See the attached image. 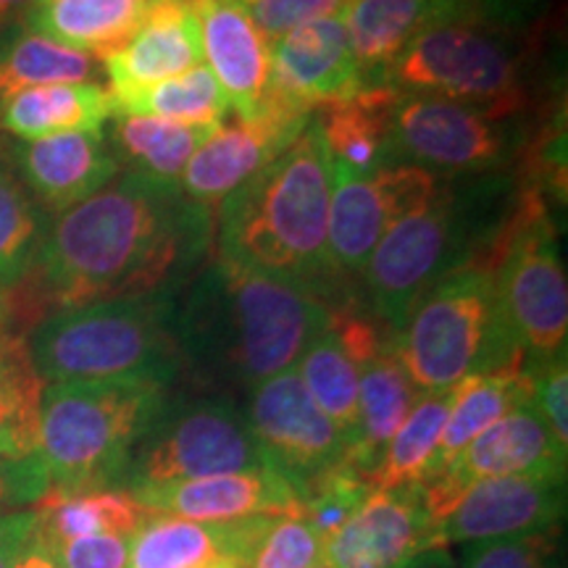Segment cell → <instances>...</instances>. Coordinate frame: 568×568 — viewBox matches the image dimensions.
<instances>
[{
  "instance_id": "obj_42",
  "label": "cell",
  "mask_w": 568,
  "mask_h": 568,
  "mask_svg": "<svg viewBox=\"0 0 568 568\" xmlns=\"http://www.w3.org/2000/svg\"><path fill=\"white\" fill-rule=\"evenodd\" d=\"M130 539L124 535H90L40 545L53 558L55 568H126L130 564Z\"/></svg>"
},
{
  "instance_id": "obj_40",
  "label": "cell",
  "mask_w": 568,
  "mask_h": 568,
  "mask_svg": "<svg viewBox=\"0 0 568 568\" xmlns=\"http://www.w3.org/2000/svg\"><path fill=\"white\" fill-rule=\"evenodd\" d=\"M558 527L521 537L487 539L464 548L460 568H560Z\"/></svg>"
},
{
  "instance_id": "obj_45",
  "label": "cell",
  "mask_w": 568,
  "mask_h": 568,
  "mask_svg": "<svg viewBox=\"0 0 568 568\" xmlns=\"http://www.w3.org/2000/svg\"><path fill=\"white\" fill-rule=\"evenodd\" d=\"M34 527H38L34 510L0 514V568H17L19 558L32 545Z\"/></svg>"
},
{
  "instance_id": "obj_8",
  "label": "cell",
  "mask_w": 568,
  "mask_h": 568,
  "mask_svg": "<svg viewBox=\"0 0 568 568\" xmlns=\"http://www.w3.org/2000/svg\"><path fill=\"white\" fill-rule=\"evenodd\" d=\"M477 197L453 184H437V193L422 209L397 219L379 237L361 280L368 308L387 326L389 337L432 284L460 266L481 264L500 226L495 232L477 226Z\"/></svg>"
},
{
  "instance_id": "obj_47",
  "label": "cell",
  "mask_w": 568,
  "mask_h": 568,
  "mask_svg": "<svg viewBox=\"0 0 568 568\" xmlns=\"http://www.w3.org/2000/svg\"><path fill=\"white\" fill-rule=\"evenodd\" d=\"M40 0H0V27L11 24L13 19H27Z\"/></svg>"
},
{
  "instance_id": "obj_35",
  "label": "cell",
  "mask_w": 568,
  "mask_h": 568,
  "mask_svg": "<svg viewBox=\"0 0 568 568\" xmlns=\"http://www.w3.org/2000/svg\"><path fill=\"white\" fill-rule=\"evenodd\" d=\"M119 116H155L166 122L219 126L226 122V103L222 88L213 80L209 67H195L172 80L155 82L151 88L134 90L113 101Z\"/></svg>"
},
{
  "instance_id": "obj_37",
  "label": "cell",
  "mask_w": 568,
  "mask_h": 568,
  "mask_svg": "<svg viewBox=\"0 0 568 568\" xmlns=\"http://www.w3.org/2000/svg\"><path fill=\"white\" fill-rule=\"evenodd\" d=\"M42 232L38 203L17 163L0 151V305L32 266Z\"/></svg>"
},
{
  "instance_id": "obj_2",
  "label": "cell",
  "mask_w": 568,
  "mask_h": 568,
  "mask_svg": "<svg viewBox=\"0 0 568 568\" xmlns=\"http://www.w3.org/2000/svg\"><path fill=\"white\" fill-rule=\"evenodd\" d=\"M329 308L303 282L213 258L176 305L184 372L251 389L297 364Z\"/></svg>"
},
{
  "instance_id": "obj_29",
  "label": "cell",
  "mask_w": 568,
  "mask_h": 568,
  "mask_svg": "<svg viewBox=\"0 0 568 568\" xmlns=\"http://www.w3.org/2000/svg\"><path fill=\"white\" fill-rule=\"evenodd\" d=\"M535 400V374L529 368H508L495 374H474L458 382V397L439 437L435 456L429 460L424 481L437 479L458 453L477 439L487 426L524 403ZM422 481V485H424Z\"/></svg>"
},
{
  "instance_id": "obj_20",
  "label": "cell",
  "mask_w": 568,
  "mask_h": 568,
  "mask_svg": "<svg viewBox=\"0 0 568 568\" xmlns=\"http://www.w3.org/2000/svg\"><path fill=\"white\" fill-rule=\"evenodd\" d=\"M132 495L151 514L203 524H230L255 516L301 514V500H297L295 487L284 481L280 474H274L272 468L142 487L132 489Z\"/></svg>"
},
{
  "instance_id": "obj_21",
  "label": "cell",
  "mask_w": 568,
  "mask_h": 568,
  "mask_svg": "<svg viewBox=\"0 0 568 568\" xmlns=\"http://www.w3.org/2000/svg\"><path fill=\"white\" fill-rule=\"evenodd\" d=\"M387 339L379 337L366 316L345 308H329L322 329L311 337L295 364L308 395L345 432L347 443L358 414L361 368Z\"/></svg>"
},
{
  "instance_id": "obj_51",
  "label": "cell",
  "mask_w": 568,
  "mask_h": 568,
  "mask_svg": "<svg viewBox=\"0 0 568 568\" xmlns=\"http://www.w3.org/2000/svg\"><path fill=\"white\" fill-rule=\"evenodd\" d=\"M6 337H9V332H6V329H3V326H0V345H3V343H6Z\"/></svg>"
},
{
  "instance_id": "obj_16",
  "label": "cell",
  "mask_w": 568,
  "mask_h": 568,
  "mask_svg": "<svg viewBox=\"0 0 568 568\" xmlns=\"http://www.w3.org/2000/svg\"><path fill=\"white\" fill-rule=\"evenodd\" d=\"M566 514V474L531 471L485 479L466 489L435 521L437 545H471L560 527Z\"/></svg>"
},
{
  "instance_id": "obj_49",
  "label": "cell",
  "mask_w": 568,
  "mask_h": 568,
  "mask_svg": "<svg viewBox=\"0 0 568 568\" xmlns=\"http://www.w3.org/2000/svg\"><path fill=\"white\" fill-rule=\"evenodd\" d=\"M403 568H453V560L447 558L445 550H429L424 556H418Z\"/></svg>"
},
{
  "instance_id": "obj_48",
  "label": "cell",
  "mask_w": 568,
  "mask_h": 568,
  "mask_svg": "<svg viewBox=\"0 0 568 568\" xmlns=\"http://www.w3.org/2000/svg\"><path fill=\"white\" fill-rule=\"evenodd\" d=\"M17 568H55V564H53V558L48 556V552L42 550L40 545L34 542V539H32V545H30V548H27L24 556L19 558Z\"/></svg>"
},
{
  "instance_id": "obj_1",
  "label": "cell",
  "mask_w": 568,
  "mask_h": 568,
  "mask_svg": "<svg viewBox=\"0 0 568 568\" xmlns=\"http://www.w3.org/2000/svg\"><path fill=\"white\" fill-rule=\"evenodd\" d=\"M211 237L213 211L190 201L182 184L126 169L42 232L32 266L0 305V326L9 332L13 322H42L48 311L172 295L203 264Z\"/></svg>"
},
{
  "instance_id": "obj_36",
  "label": "cell",
  "mask_w": 568,
  "mask_h": 568,
  "mask_svg": "<svg viewBox=\"0 0 568 568\" xmlns=\"http://www.w3.org/2000/svg\"><path fill=\"white\" fill-rule=\"evenodd\" d=\"M98 74L95 55L30 32L13 40L0 59V98L42 84H88Z\"/></svg>"
},
{
  "instance_id": "obj_9",
  "label": "cell",
  "mask_w": 568,
  "mask_h": 568,
  "mask_svg": "<svg viewBox=\"0 0 568 568\" xmlns=\"http://www.w3.org/2000/svg\"><path fill=\"white\" fill-rule=\"evenodd\" d=\"M485 266L493 272L503 318L527 355V368L566 358L568 282L556 224L539 187H527L516 197L514 211L487 247Z\"/></svg>"
},
{
  "instance_id": "obj_33",
  "label": "cell",
  "mask_w": 568,
  "mask_h": 568,
  "mask_svg": "<svg viewBox=\"0 0 568 568\" xmlns=\"http://www.w3.org/2000/svg\"><path fill=\"white\" fill-rule=\"evenodd\" d=\"M216 126L166 122L155 116H119L113 122L116 159L130 161L132 172L180 184L184 166Z\"/></svg>"
},
{
  "instance_id": "obj_28",
  "label": "cell",
  "mask_w": 568,
  "mask_h": 568,
  "mask_svg": "<svg viewBox=\"0 0 568 568\" xmlns=\"http://www.w3.org/2000/svg\"><path fill=\"white\" fill-rule=\"evenodd\" d=\"M116 113L101 84H42L0 98V130L21 140L61 132H98Z\"/></svg>"
},
{
  "instance_id": "obj_26",
  "label": "cell",
  "mask_w": 568,
  "mask_h": 568,
  "mask_svg": "<svg viewBox=\"0 0 568 568\" xmlns=\"http://www.w3.org/2000/svg\"><path fill=\"white\" fill-rule=\"evenodd\" d=\"M159 0H40L27 24L61 45L105 61L122 51Z\"/></svg>"
},
{
  "instance_id": "obj_38",
  "label": "cell",
  "mask_w": 568,
  "mask_h": 568,
  "mask_svg": "<svg viewBox=\"0 0 568 568\" xmlns=\"http://www.w3.org/2000/svg\"><path fill=\"white\" fill-rule=\"evenodd\" d=\"M322 537L301 516H255L240 521L234 564L240 568H311L322 560Z\"/></svg>"
},
{
  "instance_id": "obj_18",
  "label": "cell",
  "mask_w": 568,
  "mask_h": 568,
  "mask_svg": "<svg viewBox=\"0 0 568 568\" xmlns=\"http://www.w3.org/2000/svg\"><path fill=\"white\" fill-rule=\"evenodd\" d=\"M311 119L268 111L258 122L234 119L219 124L184 166L182 193L203 209H219L224 197L276 159Z\"/></svg>"
},
{
  "instance_id": "obj_23",
  "label": "cell",
  "mask_w": 568,
  "mask_h": 568,
  "mask_svg": "<svg viewBox=\"0 0 568 568\" xmlns=\"http://www.w3.org/2000/svg\"><path fill=\"white\" fill-rule=\"evenodd\" d=\"M111 98L203 67L201 27L187 0H159L122 51L103 61Z\"/></svg>"
},
{
  "instance_id": "obj_24",
  "label": "cell",
  "mask_w": 568,
  "mask_h": 568,
  "mask_svg": "<svg viewBox=\"0 0 568 568\" xmlns=\"http://www.w3.org/2000/svg\"><path fill=\"white\" fill-rule=\"evenodd\" d=\"M397 101L400 90L389 84H368L345 101L316 109L314 124L329 161L358 176H372L395 166L393 119Z\"/></svg>"
},
{
  "instance_id": "obj_11",
  "label": "cell",
  "mask_w": 568,
  "mask_h": 568,
  "mask_svg": "<svg viewBox=\"0 0 568 568\" xmlns=\"http://www.w3.org/2000/svg\"><path fill=\"white\" fill-rule=\"evenodd\" d=\"M516 119H500L471 105L400 92L393 119L395 163L424 172L485 174L518 151Z\"/></svg>"
},
{
  "instance_id": "obj_7",
  "label": "cell",
  "mask_w": 568,
  "mask_h": 568,
  "mask_svg": "<svg viewBox=\"0 0 568 568\" xmlns=\"http://www.w3.org/2000/svg\"><path fill=\"white\" fill-rule=\"evenodd\" d=\"M379 84L408 95L445 98L500 119L521 116L535 103L527 51L506 21L458 9L418 32Z\"/></svg>"
},
{
  "instance_id": "obj_25",
  "label": "cell",
  "mask_w": 568,
  "mask_h": 568,
  "mask_svg": "<svg viewBox=\"0 0 568 568\" xmlns=\"http://www.w3.org/2000/svg\"><path fill=\"white\" fill-rule=\"evenodd\" d=\"M418 397L422 393L397 358L393 339H387L361 368L358 414H355L353 437L347 443V464L361 468L368 477Z\"/></svg>"
},
{
  "instance_id": "obj_15",
  "label": "cell",
  "mask_w": 568,
  "mask_h": 568,
  "mask_svg": "<svg viewBox=\"0 0 568 568\" xmlns=\"http://www.w3.org/2000/svg\"><path fill=\"white\" fill-rule=\"evenodd\" d=\"M531 471L566 474V450L556 443L535 400L508 410L487 426L437 479L418 485V495L426 514L437 521L477 481Z\"/></svg>"
},
{
  "instance_id": "obj_44",
  "label": "cell",
  "mask_w": 568,
  "mask_h": 568,
  "mask_svg": "<svg viewBox=\"0 0 568 568\" xmlns=\"http://www.w3.org/2000/svg\"><path fill=\"white\" fill-rule=\"evenodd\" d=\"M535 374V406L550 426L556 443L568 450V372L566 358L552 361L542 368H529Z\"/></svg>"
},
{
  "instance_id": "obj_34",
  "label": "cell",
  "mask_w": 568,
  "mask_h": 568,
  "mask_svg": "<svg viewBox=\"0 0 568 568\" xmlns=\"http://www.w3.org/2000/svg\"><path fill=\"white\" fill-rule=\"evenodd\" d=\"M42 387L24 339L6 337L0 345V458L38 456Z\"/></svg>"
},
{
  "instance_id": "obj_17",
  "label": "cell",
  "mask_w": 568,
  "mask_h": 568,
  "mask_svg": "<svg viewBox=\"0 0 568 568\" xmlns=\"http://www.w3.org/2000/svg\"><path fill=\"white\" fill-rule=\"evenodd\" d=\"M429 550L443 548L418 487L374 489L351 521L324 539L322 564L326 568H403Z\"/></svg>"
},
{
  "instance_id": "obj_39",
  "label": "cell",
  "mask_w": 568,
  "mask_h": 568,
  "mask_svg": "<svg viewBox=\"0 0 568 568\" xmlns=\"http://www.w3.org/2000/svg\"><path fill=\"white\" fill-rule=\"evenodd\" d=\"M372 493L374 489L368 485L366 474L343 458L297 489V500H301L297 516L305 518L324 542L326 537H332L351 521L355 510L364 506Z\"/></svg>"
},
{
  "instance_id": "obj_46",
  "label": "cell",
  "mask_w": 568,
  "mask_h": 568,
  "mask_svg": "<svg viewBox=\"0 0 568 568\" xmlns=\"http://www.w3.org/2000/svg\"><path fill=\"white\" fill-rule=\"evenodd\" d=\"M516 3L518 0H453V6H456L458 11H471L479 13V17L497 21L506 19L508 11L516 9Z\"/></svg>"
},
{
  "instance_id": "obj_32",
  "label": "cell",
  "mask_w": 568,
  "mask_h": 568,
  "mask_svg": "<svg viewBox=\"0 0 568 568\" xmlns=\"http://www.w3.org/2000/svg\"><path fill=\"white\" fill-rule=\"evenodd\" d=\"M458 385L439 393H424L410 408L406 422L389 439L382 458L368 474V485L376 493H389V489L418 487L426 477V468L435 456L439 437L456 406Z\"/></svg>"
},
{
  "instance_id": "obj_30",
  "label": "cell",
  "mask_w": 568,
  "mask_h": 568,
  "mask_svg": "<svg viewBox=\"0 0 568 568\" xmlns=\"http://www.w3.org/2000/svg\"><path fill=\"white\" fill-rule=\"evenodd\" d=\"M240 521L203 524L151 514L130 539L126 568H201L237 556Z\"/></svg>"
},
{
  "instance_id": "obj_4",
  "label": "cell",
  "mask_w": 568,
  "mask_h": 568,
  "mask_svg": "<svg viewBox=\"0 0 568 568\" xmlns=\"http://www.w3.org/2000/svg\"><path fill=\"white\" fill-rule=\"evenodd\" d=\"M27 351L42 385L155 382L172 387L184 372L172 295L59 311L34 326Z\"/></svg>"
},
{
  "instance_id": "obj_5",
  "label": "cell",
  "mask_w": 568,
  "mask_h": 568,
  "mask_svg": "<svg viewBox=\"0 0 568 568\" xmlns=\"http://www.w3.org/2000/svg\"><path fill=\"white\" fill-rule=\"evenodd\" d=\"M169 387L155 382H55L40 395L38 456L48 493L122 489L134 447L151 429Z\"/></svg>"
},
{
  "instance_id": "obj_14",
  "label": "cell",
  "mask_w": 568,
  "mask_h": 568,
  "mask_svg": "<svg viewBox=\"0 0 568 568\" xmlns=\"http://www.w3.org/2000/svg\"><path fill=\"white\" fill-rule=\"evenodd\" d=\"M364 88L368 82L355 63L345 13L305 21L272 45L266 113L314 116L322 105Z\"/></svg>"
},
{
  "instance_id": "obj_52",
  "label": "cell",
  "mask_w": 568,
  "mask_h": 568,
  "mask_svg": "<svg viewBox=\"0 0 568 568\" xmlns=\"http://www.w3.org/2000/svg\"><path fill=\"white\" fill-rule=\"evenodd\" d=\"M311 568H326V566L322 564V560H318V564H316V566H311Z\"/></svg>"
},
{
  "instance_id": "obj_27",
  "label": "cell",
  "mask_w": 568,
  "mask_h": 568,
  "mask_svg": "<svg viewBox=\"0 0 568 568\" xmlns=\"http://www.w3.org/2000/svg\"><path fill=\"white\" fill-rule=\"evenodd\" d=\"M450 11H456L453 0H351L345 27L366 82L379 84L408 42Z\"/></svg>"
},
{
  "instance_id": "obj_31",
  "label": "cell",
  "mask_w": 568,
  "mask_h": 568,
  "mask_svg": "<svg viewBox=\"0 0 568 568\" xmlns=\"http://www.w3.org/2000/svg\"><path fill=\"white\" fill-rule=\"evenodd\" d=\"M34 539L40 545H51L90 535L132 537L151 510L142 508L138 497L126 489H92L80 495L45 493L34 508Z\"/></svg>"
},
{
  "instance_id": "obj_10",
  "label": "cell",
  "mask_w": 568,
  "mask_h": 568,
  "mask_svg": "<svg viewBox=\"0 0 568 568\" xmlns=\"http://www.w3.org/2000/svg\"><path fill=\"white\" fill-rule=\"evenodd\" d=\"M268 468L245 414L230 397L172 400L134 447L122 489Z\"/></svg>"
},
{
  "instance_id": "obj_3",
  "label": "cell",
  "mask_w": 568,
  "mask_h": 568,
  "mask_svg": "<svg viewBox=\"0 0 568 568\" xmlns=\"http://www.w3.org/2000/svg\"><path fill=\"white\" fill-rule=\"evenodd\" d=\"M332 166L314 119L216 209V258L290 276L322 295Z\"/></svg>"
},
{
  "instance_id": "obj_41",
  "label": "cell",
  "mask_w": 568,
  "mask_h": 568,
  "mask_svg": "<svg viewBox=\"0 0 568 568\" xmlns=\"http://www.w3.org/2000/svg\"><path fill=\"white\" fill-rule=\"evenodd\" d=\"M258 32L274 45L305 21L345 13L351 0H240Z\"/></svg>"
},
{
  "instance_id": "obj_13",
  "label": "cell",
  "mask_w": 568,
  "mask_h": 568,
  "mask_svg": "<svg viewBox=\"0 0 568 568\" xmlns=\"http://www.w3.org/2000/svg\"><path fill=\"white\" fill-rule=\"evenodd\" d=\"M243 414L266 466L295 493L345 458L347 435L316 406L295 366L247 389Z\"/></svg>"
},
{
  "instance_id": "obj_6",
  "label": "cell",
  "mask_w": 568,
  "mask_h": 568,
  "mask_svg": "<svg viewBox=\"0 0 568 568\" xmlns=\"http://www.w3.org/2000/svg\"><path fill=\"white\" fill-rule=\"evenodd\" d=\"M389 339L422 395L456 387L474 374L527 368L497 303L493 272L477 264L432 284Z\"/></svg>"
},
{
  "instance_id": "obj_43",
  "label": "cell",
  "mask_w": 568,
  "mask_h": 568,
  "mask_svg": "<svg viewBox=\"0 0 568 568\" xmlns=\"http://www.w3.org/2000/svg\"><path fill=\"white\" fill-rule=\"evenodd\" d=\"M51 481L40 456L0 458V514L40 503Z\"/></svg>"
},
{
  "instance_id": "obj_50",
  "label": "cell",
  "mask_w": 568,
  "mask_h": 568,
  "mask_svg": "<svg viewBox=\"0 0 568 568\" xmlns=\"http://www.w3.org/2000/svg\"><path fill=\"white\" fill-rule=\"evenodd\" d=\"M201 568H240L234 560H213L209 566H201Z\"/></svg>"
},
{
  "instance_id": "obj_22",
  "label": "cell",
  "mask_w": 568,
  "mask_h": 568,
  "mask_svg": "<svg viewBox=\"0 0 568 568\" xmlns=\"http://www.w3.org/2000/svg\"><path fill=\"white\" fill-rule=\"evenodd\" d=\"M17 172L42 209L61 213L103 190L122 172L103 132H61L17 148Z\"/></svg>"
},
{
  "instance_id": "obj_12",
  "label": "cell",
  "mask_w": 568,
  "mask_h": 568,
  "mask_svg": "<svg viewBox=\"0 0 568 568\" xmlns=\"http://www.w3.org/2000/svg\"><path fill=\"white\" fill-rule=\"evenodd\" d=\"M332 201L326 224V264L332 280L361 276L379 237L397 219L422 209L437 193V176L395 163L358 176L332 163Z\"/></svg>"
},
{
  "instance_id": "obj_19",
  "label": "cell",
  "mask_w": 568,
  "mask_h": 568,
  "mask_svg": "<svg viewBox=\"0 0 568 568\" xmlns=\"http://www.w3.org/2000/svg\"><path fill=\"white\" fill-rule=\"evenodd\" d=\"M201 27L203 59L230 109L243 122L266 116L272 45L253 24L240 0H187Z\"/></svg>"
}]
</instances>
